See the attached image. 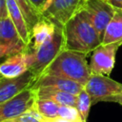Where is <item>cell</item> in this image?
Returning a JSON list of instances; mask_svg holds the SVG:
<instances>
[{"label": "cell", "mask_w": 122, "mask_h": 122, "mask_svg": "<svg viewBox=\"0 0 122 122\" xmlns=\"http://www.w3.org/2000/svg\"><path fill=\"white\" fill-rule=\"evenodd\" d=\"M32 64V51L29 49L6 57L0 63V77L16 78L28 71Z\"/></svg>", "instance_id": "9c48e42d"}, {"label": "cell", "mask_w": 122, "mask_h": 122, "mask_svg": "<svg viewBox=\"0 0 122 122\" xmlns=\"http://www.w3.org/2000/svg\"><path fill=\"white\" fill-rule=\"evenodd\" d=\"M0 44L10 46L19 51L30 49L21 39L10 17L0 20Z\"/></svg>", "instance_id": "7c38bea8"}, {"label": "cell", "mask_w": 122, "mask_h": 122, "mask_svg": "<svg viewBox=\"0 0 122 122\" xmlns=\"http://www.w3.org/2000/svg\"><path fill=\"white\" fill-rule=\"evenodd\" d=\"M7 6L9 11V17L15 26L23 42L30 48L31 45V33L28 28L27 22L25 20L22 11L18 8L14 0H7Z\"/></svg>", "instance_id": "4fadbf2b"}, {"label": "cell", "mask_w": 122, "mask_h": 122, "mask_svg": "<svg viewBox=\"0 0 122 122\" xmlns=\"http://www.w3.org/2000/svg\"><path fill=\"white\" fill-rule=\"evenodd\" d=\"M0 78H1V77H0Z\"/></svg>", "instance_id": "4dcf8cb0"}, {"label": "cell", "mask_w": 122, "mask_h": 122, "mask_svg": "<svg viewBox=\"0 0 122 122\" xmlns=\"http://www.w3.org/2000/svg\"><path fill=\"white\" fill-rule=\"evenodd\" d=\"M42 74L60 76L85 86L92 72L87 61V54L75 51L63 50Z\"/></svg>", "instance_id": "7a4b0ae2"}, {"label": "cell", "mask_w": 122, "mask_h": 122, "mask_svg": "<svg viewBox=\"0 0 122 122\" xmlns=\"http://www.w3.org/2000/svg\"><path fill=\"white\" fill-rule=\"evenodd\" d=\"M37 99H48L51 100L58 105L73 106L76 105V95L66 92L53 90L50 88H37L33 89Z\"/></svg>", "instance_id": "9a60e30c"}, {"label": "cell", "mask_w": 122, "mask_h": 122, "mask_svg": "<svg viewBox=\"0 0 122 122\" xmlns=\"http://www.w3.org/2000/svg\"><path fill=\"white\" fill-rule=\"evenodd\" d=\"M9 17L7 0H0V20Z\"/></svg>", "instance_id": "603a6c76"}, {"label": "cell", "mask_w": 122, "mask_h": 122, "mask_svg": "<svg viewBox=\"0 0 122 122\" xmlns=\"http://www.w3.org/2000/svg\"><path fill=\"white\" fill-rule=\"evenodd\" d=\"M59 106L57 103L48 99H37L35 100L34 107L37 112L43 117H55L58 115Z\"/></svg>", "instance_id": "d6986e66"}, {"label": "cell", "mask_w": 122, "mask_h": 122, "mask_svg": "<svg viewBox=\"0 0 122 122\" xmlns=\"http://www.w3.org/2000/svg\"><path fill=\"white\" fill-rule=\"evenodd\" d=\"M57 116L68 119V120H71V121H82L77 109L73 106L60 105L59 109H58Z\"/></svg>", "instance_id": "44dd1931"}, {"label": "cell", "mask_w": 122, "mask_h": 122, "mask_svg": "<svg viewBox=\"0 0 122 122\" xmlns=\"http://www.w3.org/2000/svg\"><path fill=\"white\" fill-rule=\"evenodd\" d=\"M1 79H2V78H0V81H1Z\"/></svg>", "instance_id": "f1b7e54d"}, {"label": "cell", "mask_w": 122, "mask_h": 122, "mask_svg": "<svg viewBox=\"0 0 122 122\" xmlns=\"http://www.w3.org/2000/svg\"><path fill=\"white\" fill-rule=\"evenodd\" d=\"M103 102H113V103H117L122 106V92L105 98L103 100Z\"/></svg>", "instance_id": "cb8c5ba5"}, {"label": "cell", "mask_w": 122, "mask_h": 122, "mask_svg": "<svg viewBox=\"0 0 122 122\" xmlns=\"http://www.w3.org/2000/svg\"><path fill=\"white\" fill-rule=\"evenodd\" d=\"M56 25L51 20L42 16L31 30V45L30 50L34 51L43 45L54 32Z\"/></svg>", "instance_id": "5bb4252c"}, {"label": "cell", "mask_w": 122, "mask_h": 122, "mask_svg": "<svg viewBox=\"0 0 122 122\" xmlns=\"http://www.w3.org/2000/svg\"><path fill=\"white\" fill-rule=\"evenodd\" d=\"M35 80L36 77L30 71L16 78H2L0 81V104L11 99L24 90L30 88Z\"/></svg>", "instance_id": "30bf717a"}, {"label": "cell", "mask_w": 122, "mask_h": 122, "mask_svg": "<svg viewBox=\"0 0 122 122\" xmlns=\"http://www.w3.org/2000/svg\"><path fill=\"white\" fill-rule=\"evenodd\" d=\"M51 1V0H48V2H47V4H46V7H47V5H48V4H49ZM46 7H45V8H46ZM45 8H44V9H45Z\"/></svg>", "instance_id": "83f0119b"}, {"label": "cell", "mask_w": 122, "mask_h": 122, "mask_svg": "<svg viewBox=\"0 0 122 122\" xmlns=\"http://www.w3.org/2000/svg\"><path fill=\"white\" fill-rule=\"evenodd\" d=\"M36 100L35 92L32 88H28L12 97L11 99L0 104V122L19 115L31 109Z\"/></svg>", "instance_id": "52a82bcc"}, {"label": "cell", "mask_w": 122, "mask_h": 122, "mask_svg": "<svg viewBox=\"0 0 122 122\" xmlns=\"http://www.w3.org/2000/svg\"><path fill=\"white\" fill-rule=\"evenodd\" d=\"M64 50L91 53L102 40L85 10H80L64 27Z\"/></svg>", "instance_id": "6da1fadb"}, {"label": "cell", "mask_w": 122, "mask_h": 122, "mask_svg": "<svg viewBox=\"0 0 122 122\" xmlns=\"http://www.w3.org/2000/svg\"><path fill=\"white\" fill-rule=\"evenodd\" d=\"M42 122H83V121H71L59 116H55V117H42Z\"/></svg>", "instance_id": "d4e9b609"}, {"label": "cell", "mask_w": 122, "mask_h": 122, "mask_svg": "<svg viewBox=\"0 0 122 122\" xmlns=\"http://www.w3.org/2000/svg\"><path fill=\"white\" fill-rule=\"evenodd\" d=\"M31 2H32V4L42 12L43 11V10H44V8L46 7V4H47V2H48V0H30Z\"/></svg>", "instance_id": "484cf974"}, {"label": "cell", "mask_w": 122, "mask_h": 122, "mask_svg": "<svg viewBox=\"0 0 122 122\" xmlns=\"http://www.w3.org/2000/svg\"><path fill=\"white\" fill-rule=\"evenodd\" d=\"M86 1H87V0H86Z\"/></svg>", "instance_id": "f546056e"}, {"label": "cell", "mask_w": 122, "mask_h": 122, "mask_svg": "<svg viewBox=\"0 0 122 122\" xmlns=\"http://www.w3.org/2000/svg\"><path fill=\"white\" fill-rule=\"evenodd\" d=\"M122 46L119 43L112 44H100L92 51L91 61L89 64L92 74H101L109 76L115 64V55Z\"/></svg>", "instance_id": "5b68a950"}, {"label": "cell", "mask_w": 122, "mask_h": 122, "mask_svg": "<svg viewBox=\"0 0 122 122\" xmlns=\"http://www.w3.org/2000/svg\"><path fill=\"white\" fill-rule=\"evenodd\" d=\"M42 115L37 112L33 106L31 109L26 111L25 112L16 115L12 118L4 120L2 122H42Z\"/></svg>", "instance_id": "ffe728a7"}, {"label": "cell", "mask_w": 122, "mask_h": 122, "mask_svg": "<svg viewBox=\"0 0 122 122\" xmlns=\"http://www.w3.org/2000/svg\"><path fill=\"white\" fill-rule=\"evenodd\" d=\"M20 52L18 50L10 47V46H7V45H2L0 44V59L2 58H6L11 54Z\"/></svg>", "instance_id": "7402d4cb"}, {"label": "cell", "mask_w": 122, "mask_h": 122, "mask_svg": "<svg viewBox=\"0 0 122 122\" xmlns=\"http://www.w3.org/2000/svg\"><path fill=\"white\" fill-rule=\"evenodd\" d=\"M30 88L32 89L50 88V89L58 90V91H62V92H66L77 95L84 89V86L75 81L63 78L60 76L42 74L34 81V83Z\"/></svg>", "instance_id": "8fae6325"}, {"label": "cell", "mask_w": 122, "mask_h": 122, "mask_svg": "<svg viewBox=\"0 0 122 122\" xmlns=\"http://www.w3.org/2000/svg\"><path fill=\"white\" fill-rule=\"evenodd\" d=\"M64 50V31L63 27H55L53 34L37 49L32 51V64L30 71L35 75L36 79L42 75L48 66Z\"/></svg>", "instance_id": "3957f363"}, {"label": "cell", "mask_w": 122, "mask_h": 122, "mask_svg": "<svg viewBox=\"0 0 122 122\" xmlns=\"http://www.w3.org/2000/svg\"><path fill=\"white\" fill-rule=\"evenodd\" d=\"M92 105V103L90 94L87 92L85 89H83L76 95V105H75V108L77 109L83 122H87Z\"/></svg>", "instance_id": "ac0fdd59"}, {"label": "cell", "mask_w": 122, "mask_h": 122, "mask_svg": "<svg viewBox=\"0 0 122 122\" xmlns=\"http://www.w3.org/2000/svg\"><path fill=\"white\" fill-rule=\"evenodd\" d=\"M111 6H112L114 9H120L122 10V0H106Z\"/></svg>", "instance_id": "4316f807"}, {"label": "cell", "mask_w": 122, "mask_h": 122, "mask_svg": "<svg viewBox=\"0 0 122 122\" xmlns=\"http://www.w3.org/2000/svg\"><path fill=\"white\" fill-rule=\"evenodd\" d=\"M84 89L90 94L92 103L96 104L105 98L122 92V83L117 82L107 75L92 74Z\"/></svg>", "instance_id": "8992f818"}, {"label": "cell", "mask_w": 122, "mask_h": 122, "mask_svg": "<svg viewBox=\"0 0 122 122\" xmlns=\"http://www.w3.org/2000/svg\"><path fill=\"white\" fill-rule=\"evenodd\" d=\"M86 0H51L42 15L55 25L64 27L74 15L83 10Z\"/></svg>", "instance_id": "277c9868"}, {"label": "cell", "mask_w": 122, "mask_h": 122, "mask_svg": "<svg viewBox=\"0 0 122 122\" xmlns=\"http://www.w3.org/2000/svg\"><path fill=\"white\" fill-rule=\"evenodd\" d=\"M14 2L22 11L27 22L28 28L31 33L33 27L42 18V12L32 4L30 0H14Z\"/></svg>", "instance_id": "e0dca14e"}, {"label": "cell", "mask_w": 122, "mask_h": 122, "mask_svg": "<svg viewBox=\"0 0 122 122\" xmlns=\"http://www.w3.org/2000/svg\"><path fill=\"white\" fill-rule=\"evenodd\" d=\"M119 43L122 45V10L115 9L114 14L109 22L101 44Z\"/></svg>", "instance_id": "2e32d148"}, {"label": "cell", "mask_w": 122, "mask_h": 122, "mask_svg": "<svg viewBox=\"0 0 122 122\" xmlns=\"http://www.w3.org/2000/svg\"><path fill=\"white\" fill-rule=\"evenodd\" d=\"M83 10L89 14L93 27L102 40L105 30L113 16L115 9L106 0H87Z\"/></svg>", "instance_id": "ba28073f"}]
</instances>
